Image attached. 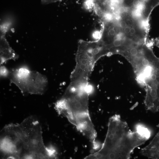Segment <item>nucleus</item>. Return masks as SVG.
<instances>
[{"label": "nucleus", "mask_w": 159, "mask_h": 159, "mask_svg": "<svg viewBox=\"0 0 159 159\" xmlns=\"http://www.w3.org/2000/svg\"><path fill=\"white\" fill-rule=\"evenodd\" d=\"M0 152L5 159L55 158L57 153L44 143L41 125L30 116L20 123L5 125L0 133Z\"/></svg>", "instance_id": "1"}, {"label": "nucleus", "mask_w": 159, "mask_h": 159, "mask_svg": "<svg viewBox=\"0 0 159 159\" xmlns=\"http://www.w3.org/2000/svg\"><path fill=\"white\" fill-rule=\"evenodd\" d=\"M150 135L149 130L140 125L137 126L135 131H131L120 116L115 115L109 119L101 148L85 158L129 159L134 149L144 143Z\"/></svg>", "instance_id": "2"}, {"label": "nucleus", "mask_w": 159, "mask_h": 159, "mask_svg": "<svg viewBox=\"0 0 159 159\" xmlns=\"http://www.w3.org/2000/svg\"><path fill=\"white\" fill-rule=\"evenodd\" d=\"M88 87L75 88L68 86L62 97L55 103L54 108L60 115L67 118L77 130L92 143L94 149L98 145L97 132L91 120L88 108Z\"/></svg>", "instance_id": "3"}, {"label": "nucleus", "mask_w": 159, "mask_h": 159, "mask_svg": "<svg viewBox=\"0 0 159 159\" xmlns=\"http://www.w3.org/2000/svg\"><path fill=\"white\" fill-rule=\"evenodd\" d=\"M147 42L132 43L122 50L120 55L131 64L138 83L149 90L159 86V58Z\"/></svg>", "instance_id": "4"}, {"label": "nucleus", "mask_w": 159, "mask_h": 159, "mask_svg": "<svg viewBox=\"0 0 159 159\" xmlns=\"http://www.w3.org/2000/svg\"><path fill=\"white\" fill-rule=\"evenodd\" d=\"M109 52L99 39L93 41L80 40L75 56L76 65L70 76L69 86H88V80L96 62Z\"/></svg>", "instance_id": "5"}, {"label": "nucleus", "mask_w": 159, "mask_h": 159, "mask_svg": "<svg viewBox=\"0 0 159 159\" xmlns=\"http://www.w3.org/2000/svg\"><path fill=\"white\" fill-rule=\"evenodd\" d=\"M8 77L23 94L42 95L47 89L48 80L46 77L26 68H21L9 71Z\"/></svg>", "instance_id": "6"}, {"label": "nucleus", "mask_w": 159, "mask_h": 159, "mask_svg": "<svg viewBox=\"0 0 159 159\" xmlns=\"http://www.w3.org/2000/svg\"><path fill=\"white\" fill-rule=\"evenodd\" d=\"M12 20L10 18H7L1 22L0 25V64L7 61L18 58V55L10 46L6 40L5 35L12 24Z\"/></svg>", "instance_id": "7"}, {"label": "nucleus", "mask_w": 159, "mask_h": 159, "mask_svg": "<svg viewBox=\"0 0 159 159\" xmlns=\"http://www.w3.org/2000/svg\"><path fill=\"white\" fill-rule=\"evenodd\" d=\"M140 153L148 158L159 159V132L148 145L141 150Z\"/></svg>", "instance_id": "8"}, {"label": "nucleus", "mask_w": 159, "mask_h": 159, "mask_svg": "<svg viewBox=\"0 0 159 159\" xmlns=\"http://www.w3.org/2000/svg\"><path fill=\"white\" fill-rule=\"evenodd\" d=\"M62 0H41V2L43 4H47Z\"/></svg>", "instance_id": "9"}, {"label": "nucleus", "mask_w": 159, "mask_h": 159, "mask_svg": "<svg viewBox=\"0 0 159 159\" xmlns=\"http://www.w3.org/2000/svg\"><path fill=\"white\" fill-rule=\"evenodd\" d=\"M154 45L159 48V37L156 38L155 39L153 40Z\"/></svg>", "instance_id": "10"}]
</instances>
